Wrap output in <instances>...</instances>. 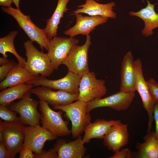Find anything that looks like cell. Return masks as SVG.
Here are the masks:
<instances>
[{
    "label": "cell",
    "instance_id": "28",
    "mask_svg": "<svg viewBox=\"0 0 158 158\" xmlns=\"http://www.w3.org/2000/svg\"><path fill=\"white\" fill-rule=\"evenodd\" d=\"M17 63L13 60H8L5 63L0 65V81L3 80L8 74L17 65Z\"/></svg>",
    "mask_w": 158,
    "mask_h": 158
},
{
    "label": "cell",
    "instance_id": "5",
    "mask_svg": "<svg viewBox=\"0 0 158 158\" xmlns=\"http://www.w3.org/2000/svg\"><path fill=\"white\" fill-rule=\"evenodd\" d=\"M85 44L82 46H73L62 64L67 68L68 71L76 73L81 77L89 72L88 53L91 44V37L87 35Z\"/></svg>",
    "mask_w": 158,
    "mask_h": 158
},
{
    "label": "cell",
    "instance_id": "11",
    "mask_svg": "<svg viewBox=\"0 0 158 158\" xmlns=\"http://www.w3.org/2000/svg\"><path fill=\"white\" fill-rule=\"evenodd\" d=\"M135 96V92L120 91L107 97L94 100L88 102L86 111L99 107H108L117 111L126 110Z\"/></svg>",
    "mask_w": 158,
    "mask_h": 158
},
{
    "label": "cell",
    "instance_id": "33",
    "mask_svg": "<svg viewBox=\"0 0 158 158\" xmlns=\"http://www.w3.org/2000/svg\"><path fill=\"white\" fill-rule=\"evenodd\" d=\"M0 158H12L4 141H0Z\"/></svg>",
    "mask_w": 158,
    "mask_h": 158
},
{
    "label": "cell",
    "instance_id": "9",
    "mask_svg": "<svg viewBox=\"0 0 158 158\" xmlns=\"http://www.w3.org/2000/svg\"><path fill=\"white\" fill-rule=\"evenodd\" d=\"M81 77L73 72L68 71L63 78L55 80H49L40 76L26 83L34 86H46L55 90H60L72 94L79 93V87Z\"/></svg>",
    "mask_w": 158,
    "mask_h": 158
},
{
    "label": "cell",
    "instance_id": "3",
    "mask_svg": "<svg viewBox=\"0 0 158 158\" xmlns=\"http://www.w3.org/2000/svg\"><path fill=\"white\" fill-rule=\"evenodd\" d=\"M24 47L25 50L27 60L25 68L36 77L39 74L49 77L54 70L47 54L39 51L30 40L25 42Z\"/></svg>",
    "mask_w": 158,
    "mask_h": 158
},
{
    "label": "cell",
    "instance_id": "12",
    "mask_svg": "<svg viewBox=\"0 0 158 158\" xmlns=\"http://www.w3.org/2000/svg\"><path fill=\"white\" fill-rule=\"evenodd\" d=\"M79 42L78 40L71 37L66 38L56 36L49 40L47 54L54 70L58 69L73 47Z\"/></svg>",
    "mask_w": 158,
    "mask_h": 158
},
{
    "label": "cell",
    "instance_id": "18",
    "mask_svg": "<svg viewBox=\"0 0 158 158\" xmlns=\"http://www.w3.org/2000/svg\"><path fill=\"white\" fill-rule=\"evenodd\" d=\"M115 5L114 2L101 4L95 0H85L84 4L78 5V8L73 11L70 15L85 13L91 16H99L108 18H115L116 14L113 9Z\"/></svg>",
    "mask_w": 158,
    "mask_h": 158
},
{
    "label": "cell",
    "instance_id": "27",
    "mask_svg": "<svg viewBox=\"0 0 158 158\" xmlns=\"http://www.w3.org/2000/svg\"><path fill=\"white\" fill-rule=\"evenodd\" d=\"M17 114L10 109L7 106L0 105V117L5 121L20 123L18 117L17 116Z\"/></svg>",
    "mask_w": 158,
    "mask_h": 158
},
{
    "label": "cell",
    "instance_id": "25",
    "mask_svg": "<svg viewBox=\"0 0 158 158\" xmlns=\"http://www.w3.org/2000/svg\"><path fill=\"white\" fill-rule=\"evenodd\" d=\"M18 33V31H12L6 36L0 38V53L3 57L6 58L8 57L6 53H11L16 57L18 63L25 67V59L18 54L14 46V40Z\"/></svg>",
    "mask_w": 158,
    "mask_h": 158
},
{
    "label": "cell",
    "instance_id": "34",
    "mask_svg": "<svg viewBox=\"0 0 158 158\" xmlns=\"http://www.w3.org/2000/svg\"><path fill=\"white\" fill-rule=\"evenodd\" d=\"M154 119L155 123L154 134L156 138L158 141V104H155L153 111Z\"/></svg>",
    "mask_w": 158,
    "mask_h": 158
},
{
    "label": "cell",
    "instance_id": "16",
    "mask_svg": "<svg viewBox=\"0 0 158 158\" xmlns=\"http://www.w3.org/2000/svg\"><path fill=\"white\" fill-rule=\"evenodd\" d=\"M129 138L128 125L121 122L111 127L104 137L103 144L114 153L127 145Z\"/></svg>",
    "mask_w": 158,
    "mask_h": 158
},
{
    "label": "cell",
    "instance_id": "13",
    "mask_svg": "<svg viewBox=\"0 0 158 158\" xmlns=\"http://www.w3.org/2000/svg\"><path fill=\"white\" fill-rule=\"evenodd\" d=\"M24 132L25 139L22 146L29 148L35 154H39L43 150L46 141L57 138L39 124L35 126H24Z\"/></svg>",
    "mask_w": 158,
    "mask_h": 158
},
{
    "label": "cell",
    "instance_id": "30",
    "mask_svg": "<svg viewBox=\"0 0 158 158\" xmlns=\"http://www.w3.org/2000/svg\"><path fill=\"white\" fill-rule=\"evenodd\" d=\"M34 154L35 158H58L57 152L54 147L48 151L43 150L40 153Z\"/></svg>",
    "mask_w": 158,
    "mask_h": 158
},
{
    "label": "cell",
    "instance_id": "29",
    "mask_svg": "<svg viewBox=\"0 0 158 158\" xmlns=\"http://www.w3.org/2000/svg\"><path fill=\"white\" fill-rule=\"evenodd\" d=\"M147 83L149 91L155 104H158V83L152 78L149 79Z\"/></svg>",
    "mask_w": 158,
    "mask_h": 158
},
{
    "label": "cell",
    "instance_id": "2",
    "mask_svg": "<svg viewBox=\"0 0 158 158\" xmlns=\"http://www.w3.org/2000/svg\"><path fill=\"white\" fill-rule=\"evenodd\" d=\"M3 11L10 15L16 20L20 28L24 31L32 42H35L41 49L48 51L49 40L44 29L37 26L31 20L29 15L23 13L20 8L2 7Z\"/></svg>",
    "mask_w": 158,
    "mask_h": 158
},
{
    "label": "cell",
    "instance_id": "37",
    "mask_svg": "<svg viewBox=\"0 0 158 158\" xmlns=\"http://www.w3.org/2000/svg\"><path fill=\"white\" fill-rule=\"evenodd\" d=\"M20 0H12L13 3L14 4L16 8H20L19 7V3Z\"/></svg>",
    "mask_w": 158,
    "mask_h": 158
},
{
    "label": "cell",
    "instance_id": "19",
    "mask_svg": "<svg viewBox=\"0 0 158 158\" xmlns=\"http://www.w3.org/2000/svg\"><path fill=\"white\" fill-rule=\"evenodd\" d=\"M134 58L132 52H128L124 56L121 63L120 91L135 92V72Z\"/></svg>",
    "mask_w": 158,
    "mask_h": 158
},
{
    "label": "cell",
    "instance_id": "26",
    "mask_svg": "<svg viewBox=\"0 0 158 158\" xmlns=\"http://www.w3.org/2000/svg\"><path fill=\"white\" fill-rule=\"evenodd\" d=\"M144 142L137 143L135 148L145 153L149 158H158V141L154 132L150 131L143 138Z\"/></svg>",
    "mask_w": 158,
    "mask_h": 158
},
{
    "label": "cell",
    "instance_id": "21",
    "mask_svg": "<svg viewBox=\"0 0 158 158\" xmlns=\"http://www.w3.org/2000/svg\"><path fill=\"white\" fill-rule=\"evenodd\" d=\"M147 2L146 7L137 12L130 11L129 13V15L138 17L143 20L145 26L142 31V34L146 37L152 35L153 30L158 27V14L154 9L156 4H151L148 0Z\"/></svg>",
    "mask_w": 158,
    "mask_h": 158
},
{
    "label": "cell",
    "instance_id": "35",
    "mask_svg": "<svg viewBox=\"0 0 158 158\" xmlns=\"http://www.w3.org/2000/svg\"><path fill=\"white\" fill-rule=\"evenodd\" d=\"M133 158H149L148 156L144 152L138 150L133 152Z\"/></svg>",
    "mask_w": 158,
    "mask_h": 158
},
{
    "label": "cell",
    "instance_id": "32",
    "mask_svg": "<svg viewBox=\"0 0 158 158\" xmlns=\"http://www.w3.org/2000/svg\"><path fill=\"white\" fill-rule=\"evenodd\" d=\"M29 148L22 146L19 152L18 158H35V154Z\"/></svg>",
    "mask_w": 158,
    "mask_h": 158
},
{
    "label": "cell",
    "instance_id": "31",
    "mask_svg": "<svg viewBox=\"0 0 158 158\" xmlns=\"http://www.w3.org/2000/svg\"><path fill=\"white\" fill-rule=\"evenodd\" d=\"M110 158H133V152L128 148L120 149L115 152Z\"/></svg>",
    "mask_w": 158,
    "mask_h": 158
},
{
    "label": "cell",
    "instance_id": "14",
    "mask_svg": "<svg viewBox=\"0 0 158 158\" xmlns=\"http://www.w3.org/2000/svg\"><path fill=\"white\" fill-rule=\"evenodd\" d=\"M44 86H39L30 90L40 100L45 101L53 107L65 105L73 103L78 99L79 94H72L60 90L54 91Z\"/></svg>",
    "mask_w": 158,
    "mask_h": 158
},
{
    "label": "cell",
    "instance_id": "36",
    "mask_svg": "<svg viewBox=\"0 0 158 158\" xmlns=\"http://www.w3.org/2000/svg\"><path fill=\"white\" fill-rule=\"evenodd\" d=\"M13 3L12 0H0V5L3 7H9Z\"/></svg>",
    "mask_w": 158,
    "mask_h": 158
},
{
    "label": "cell",
    "instance_id": "22",
    "mask_svg": "<svg viewBox=\"0 0 158 158\" xmlns=\"http://www.w3.org/2000/svg\"><path fill=\"white\" fill-rule=\"evenodd\" d=\"M35 77L19 63L0 83L1 91L10 87L26 83L35 79Z\"/></svg>",
    "mask_w": 158,
    "mask_h": 158
},
{
    "label": "cell",
    "instance_id": "15",
    "mask_svg": "<svg viewBox=\"0 0 158 158\" xmlns=\"http://www.w3.org/2000/svg\"><path fill=\"white\" fill-rule=\"evenodd\" d=\"M76 23L72 27L63 31L70 37L80 34L87 36L95 29V27L107 22L108 18L100 16H83L80 13L75 14Z\"/></svg>",
    "mask_w": 158,
    "mask_h": 158
},
{
    "label": "cell",
    "instance_id": "23",
    "mask_svg": "<svg viewBox=\"0 0 158 158\" xmlns=\"http://www.w3.org/2000/svg\"><path fill=\"white\" fill-rule=\"evenodd\" d=\"M69 0H58L53 13L46 20L47 25L44 29L49 40L57 36L58 25L61 18L68 10L67 6Z\"/></svg>",
    "mask_w": 158,
    "mask_h": 158
},
{
    "label": "cell",
    "instance_id": "17",
    "mask_svg": "<svg viewBox=\"0 0 158 158\" xmlns=\"http://www.w3.org/2000/svg\"><path fill=\"white\" fill-rule=\"evenodd\" d=\"M82 137L80 135L74 140L69 141L59 139L54 145L56 150L58 158H82L86 151Z\"/></svg>",
    "mask_w": 158,
    "mask_h": 158
},
{
    "label": "cell",
    "instance_id": "24",
    "mask_svg": "<svg viewBox=\"0 0 158 158\" xmlns=\"http://www.w3.org/2000/svg\"><path fill=\"white\" fill-rule=\"evenodd\" d=\"M33 85L26 83L10 87L0 92V104L8 106L13 101L21 99Z\"/></svg>",
    "mask_w": 158,
    "mask_h": 158
},
{
    "label": "cell",
    "instance_id": "20",
    "mask_svg": "<svg viewBox=\"0 0 158 158\" xmlns=\"http://www.w3.org/2000/svg\"><path fill=\"white\" fill-rule=\"evenodd\" d=\"M121 122L119 120L107 121L104 119H98L94 122H90L84 131L83 138L84 143H88L93 138L103 139L112 126Z\"/></svg>",
    "mask_w": 158,
    "mask_h": 158
},
{
    "label": "cell",
    "instance_id": "8",
    "mask_svg": "<svg viewBox=\"0 0 158 158\" xmlns=\"http://www.w3.org/2000/svg\"><path fill=\"white\" fill-rule=\"evenodd\" d=\"M105 81L96 78L93 72L88 73L81 77L79 87L78 100L88 102L101 98L107 92Z\"/></svg>",
    "mask_w": 158,
    "mask_h": 158
},
{
    "label": "cell",
    "instance_id": "6",
    "mask_svg": "<svg viewBox=\"0 0 158 158\" xmlns=\"http://www.w3.org/2000/svg\"><path fill=\"white\" fill-rule=\"evenodd\" d=\"M23 124L19 122L0 121V138L12 158H15L23 144L25 134Z\"/></svg>",
    "mask_w": 158,
    "mask_h": 158
},
{
    "label": "cell",
    "instance_id": "1",
    "mask_svg": "<svg viewBox=\"0 0 158 158\" xmlns=\"http://www.w3.org/2000/svg\"><path fill=\"white\" fill-rule=\"evenodd\" d=\"M88 103L78 100L68 104L53 107L54 109L61 110L64 112L71 121L72 126L71 131L73 138H76L81 135L91 122L90 114L86 111Z\"/></svg>",
    "mask_w": 158,
    "mask_h": 158
},
{
    "label": "cell",
    "instance_id": "7",
    "mask_svg": "<svg viewBox=\"0 0 158 158\" xmlns=\"http://www.w3.org/2000/svg\"><path fill=\"white\" fill-rule=\"evenodd\" d=\"M30 90L21 100L10 104L8 108L19 114L20 122L23 125L35 126L39 124L41 114L38 111L39 102L32 99Z\"/></svg>",
    "mask_w": 158,
    "mask_h": 158
},
{
    "label": "cell",
    "instance_id": "10",
    "mask_svg": "<svg viewBox=\"0 0 158 158\" xmlns=\"http://www.w3.org/2000/svg\"><path fill=\"white\" fill-rule=\"evenodd\" d=\"M135 72V88L139 93L142 100L143 107L148 116L147 133L151 131L154 120L153 111L155 104L149 91L147 81L145 79L143 73L141 59L137 58L134 61Z\"/></svg>",
    "mask_w": 158,
    "mask_h": 158
},
{
    "label": "cell",
    "instance_id": "4",
    "mask_svg": "<svg viewBox=\"0 0 158 158\" xmlns=\"http://www.w3.org/2000/svg\"><path fill=\"white\" fill-rule=\"evenodd\" d=\"M39 102L42 127L57 138L70 135L71 131L68 128V122L62 117L63 111H54L46 101L40 100Z\"/></svg>",
    "mask_w": 158,
    "mask_h": 158
},
{
    "label": "cell",
    "instance_id": "38",
    "mask_svg": "<svg viewBox=\"0 0 158 158\" xmlns=\"http://www.w3.org/2000/svg\"><path fill=\"white\" fill-rule=\"evenodd\" d=\"M95 0V1H99V0Z\"/></svg>",
    "mask_w": 158,
    "mask_h": 158
}]
</instances>
